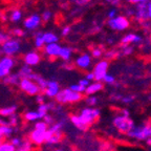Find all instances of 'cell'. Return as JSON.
<instances>
[{"instance_id":"2e32d148","label":"cell","mask_w":151,"mask_h":151,"mask_svg":"<svg viewBox=\"0 0 151 151\" xmlns=\"http://www.w3.org/2000/svg\"><path fill=\"white\" fill-rule=\"evenodd\" d=\"M144 41V38L139 34L128 33L125 36H123L121 39L122 45H131V44H141Z\"/></svg>"},{"instance_id":"7c38bea8","label":"cell","mask_w":151,"mask_h":151,"mask_svg":"<svg viewBox=\"0 0 151 151\" xmlns=\"http://www.w3.org/2000/svg\"><path fill=\"white\" fill-rule=\"evenodd\" d=\"M61 90V86L60 83L56 80H48V84L45 90L43 91L44 96L48 99H55L57 97V94L59 93Z\"/></svg>"},{"instance_id":"bcb514c9","label":"cell","mask_w":151,"mask_h":151,"mask_svg":"<svg viewBox=\"0 0 151 151\" xmlns=\"http://www.w3.org/2000/svg\"><path fill=\"white\" fill-rule=\"evenodd\" d=\"M21 142H22V139L20 137H13L9 139V143H11L13 146L16 147V148L21 144Z\"/></svg>"},{"instance_id":"7bdbcfd3","label":"cell","mask_w":151,"mask_h":151,"mask_svg":"<svg viewBox=\"0 0 151 151\" xmlns=\"http://www.w3.org/2000/svg\"><path fill=\"white\" fill-rule=\"evenodd\" d=\"M52 18V11H50V9H45L44 12L42 13V15H41V19H42L43 22H50V19Z\"/></svg>"},{"instance_id":"5bb4252c","label":"cell","mask_w":151,"mask_h":151,"mask_svg":"<svg viewBox=\"0 0 151 151\" xmlns=\"http://www.w3.org/2000/svg\"><path fill=\"white\" fill-rule=\"evenodd\" d=\"M45 132L46 131H41L33 128L28 134V139L33 143L34 146H42L45 143Z\"/></svg>"},{"instance_id":"8fae6325","label":"cell","mask_w":151,"mask_h":151,"mask_svg":"<svg viewBox=\"0 0 151 151\" xmlns=\"http://www.w3.org/2000/svg\"><path fill=\"white\" fill-rule=\"evenodd\" d=\"M41 22H42V19H41L40 15L33 14L24 19L23 26L27 31H35V29H37L41 25Z\"/></svg>"},{"instance_id":"4316f807","label":"cell","mask_w":151,"mask_h":151,"mask_svg":"<svg viewBox=\"0 0 151 151\" xmlns=\"http://www.w3.org/2000/svg\"><path fill=\"white\" fill-rule=\"evenodd\" d=\"M23 119L28 123H36L37 121L41 120L40 116H39V113H38L37 111H34V110L26 111V112H24Z\"/></svg>"},{"instance_id":"30bf717a","label":"cell","mask_w":151,"mask_h":151,"mask_svg":"<svg viewBox=\"0 0 151 151\" xmlns=\"http://www.w3.org/2000/svg\"><path fill=\"white\" fill-rule=\"evenodd\" d=\"M75 65L81 70H88L92 66V57L89 54H81L76 57Z\"/></svg>"},{"instance_id":"b9f144b4","label":"cell","mask_w":151,"mask_h":151,"mask_svg":"<svg viewBox=\"0 0 151 151\" xmlns=\"http://www.w3.org/2000/svg\"><path fill=\"white\" fill-rule=\"evenodd\" d=\"M102 82H104L105 84H108V85H113L114 83H116V77H114L112 73H108L105 77H104Z\"/></svg>"},{"instance_id":"603a6c76","label":"cell","mask_w":151,"mask_h":151,"mask_svg":"<svg viewBox=\"0 0 151 151\" xmlns=\"http://www.w3.org/2000/svg\"><path fill=\"white\" fill-rule=\"evenodd\" d=\"M17 105H11V106H5L2 107V108H0V116H2V118H9L11 116L15 114L17 112Z\"/></svg>"},{"instance_id":"7dc6e473","label":"cell","mask_w":151,"mask_h":151,"mask_svg":"<svg viewBox=\"0 0 151 151\" xmlns=\"http://www.w3.org/2000/svg\"><path fill=\"white\" fill-rule=\"evenodd\" d=\"M119 15V12H118V9L116 7H112V9H110L107 12V17H108V20L109 19H113L114 17H116Z\"/></svg>"},{"instance_id":"f546056e","label":"cell","mask_w":151,"mask_h":151,"mask_svg":"<svg viewBox=\"0 0 151 151\" xmlns=\"http://www.w3.org/2000/svg\"><path fill=\"white\" fill-rule=\"evenodd\" d=\"M34 144L29 139H22L21 144L16 148V151H33Z\"/></svg>"},{"instance_id":"ffe728a7","label":"cell","mask_w":151,"mask_h":151,"mask_svg":"<svg viewBox=\"0 0 151 151\" xmlns=\"http://www.w3.org/2000/svg\"><path fill=\"white\" fill-rule=\"evenodd\" d=\"M32 80L34 81V82L36 83V84L40 87L41 91H44L45 88L47 87V84H48V80H46L45 78H43L42 76L39 75V73H33V76H32Z\"/></svg>"},{"instance_id":"be15d7a7","label":"cell","mask_w":151,"mask_h":151,"mask_svg":"<svg viewBox=\"0 0 151 151\" xmlns=\"http://www.w3.org/2000/svg\"><path fill=\"white\" fill-rule=\"evenodd\" d=\"M4 141H5L4 137H1V135H0V145L2 144V143H3V142H4Z\"/></svg>"},{"instance_id":"9a60e30c","label":"cell","mask_w":151,"mask_h":151,"mask_svg":"<svg viewBox=\"0 0 151 151\" xmlns=\"http://www.w3.org/2000/svg\"><path fill=\"white\" fill-rule=\"evenodd\" d=\"M60 50H61V45L59 43H50V44L44 45L43 52L50 59H55V58H59Z\"/></svg>"},{"instance_id":"6125c7cd","label":"cell","mask_w":151,"mask_h":151,"mask_svg":"<svg viewBox=\"0 0 151 151\" xmlns=\"http://www.w3.org/2000/svg\"><path fill=\"white\" fill-rule=\"evenodd\" d=\"M145 143H146L147 146L151 147V137H150V139H146V141H145Z\"/></svg>"},{"instance_id":"4fadbf2b","label":"cell","mask_w":151,"mask_h":151,"mask_svg":"<svg viewBox=\"0 0 151 151\" xmlns=\"http://www.w3.org/2000/svg\"><path fill=\"white\" fill-rule=\"evenodd\" d=\"M41 61V55L37 50H31L27 52L23 56V62L25 65L33 67V66H37Z\"/></svg>"},{"instance_id":"ab89813d","label":"cell","mask_w":151,"mask_h":151,"mask_svg":"<svg viewBox=\"0 0 151 151\" xmlns=\"http://www.w3.org/2000/svg\"><path fill=\"white\" fill-rule=\"evenodd\" d=\"M7 122H9V125L11 126V127H13V128L17 127V125H18V123H19V116L17 113H15V114L9 116V118H7Z\"/></svg>"},{"instance_id":"e0dca14e","label":"cell","mask_w":151,"mask_h":151,"mask_svg":"<svg viewBox=\"0 0 151 151\" xmlns=\"http://www.w3.org/2000/svg\"><path fill=\"white\" fill-rule=\"evenodd\" d=\"M104 88V85L102 82H97V81H93L91 82L85 90V93L87 96H96V93L100 92Z\"/></svg>"},{"instance_id":"f907efd6","label":"cell","mask_w":151,"mask_h":151,"mask_svg":"<svg viewBox=\"0 0 151 151\" xmlns=\"http://www.w3.org/2000/svg\"><path fill=\"white\" fill-rule=\"evenodd\" d=\"M35 99H36V102L38 103V105H40V104H43V103H45V100H46V97L44 96V93H39V94H37L35 97Z\"/></svg>"},{"instance_id":"484cf974","label":"cell","mask_w":151,"mask_h":151,"mask_svg":"<svg viewBox=\"0 0 151 151\" xmlns=\"http://www.w3.org/2000/svg\"><path fill=\"white\" fill-rule=\"evenodd\" d=\"M43 40L45 44H50V43H58L59 41V36L56 35L52 32H45L43 33Z\"/></svg>"},{"instance_id":"03108f58","label":"cell","mask_w":151,"mask_h":151,"mask_svg":"<svg viewBox=\"0 0 151 151\" xmlns=\"http://www.w3.org/2000/svg\"><path fill=\"white\" fill-rule=\"evenodd\" d=\"M149 99H150V101H151V96H150V97H149Z\"/></svg>"},{"instance_id":"9f6ffc18","label":"cell","mask_w":151,"mask_h":151,"mask_svg":"<svg viewBox=\"0 0 151 151\" xmlns=\"http://www.w3.org/2000/svg\"><path fill=\"white\" fill-rule=\"evenodd\" d=\"M122 98H123V96H122V94H120V93H111L110 94V100H111V101H120L121 102Z\"/></svg>"},{"instance_id":"ac0fdd59","label":"cell","mask_w":151,"mask_h":151,"mask_svg":"<svg viewBox=\"0 0 151 151\" xmlns=\"http://www.w3.org/2000/svg\"><path fill=\"white\" fill-rule=\"evenodd\" d=\"M73 50L71 47L69 46H61V50H60L59 58L64 62H69L70 59L73 58Z\"/></svg>"},{"instance_id":"11a10c76","label":"cell","mask_w":151,"mask_h":151,"mask_svg":"<svg viewBox=\"0 0 151 151\" xmlns=\"http://www.w3.org/2000/svg\"><path fill=\"white\" fill-rule=\"evenodd\" d=\"M84 79H86V80L89 81V82H93V81H94V76H93V73H92V71H87V73H85Z\"/></svg>"},{"instance_id":"1f68e13d","label":"cell","mask_w":151,"mask_h":151,"mask_svg":"<svg viewBox=\"0 0 151 151\" xmlns=\"http://www.w3.org/2000/svg\"><path fill=\"white\" fill-rule=\"evenodd\" d=\"M48 111H50V108H48V105H47V103H43V104H40V105H38L37 112L39 113V116H40L41 120H42L45 116H47V114H48Z\"/></svg>"},{"instance_id":"3957f363","label":"cell","mask_w":151,"mask_h":151,"mask_svg":"<svg viewBox=\"0 0 151 151\" xmlns=\"http://www.w3.org/2000/svg\"><path fill=\"white\" fill-rule=\"evenodd\" d=\"M21 42L17 38H9V40L5 41L1 46H0V52L3 56L13 57L18 55L21 50Z\"/></svg>"},{"instance_id":"cb8c5ba5","label":"cell","mask_w":151,"mask_h":151,"mask_svg":"<svg viewBox=\"0 0 151 151\" xmlns=\"http://www.w3.org/2000/svg\"><path fill=\"white\" fill-rule=\"evenodd\" d=\"M33 73H34L33 68L29 67V66L25 65V64L23 66H21L20 69L18 70V75L21 79H32Z\"/></svg>"},{"instance_id":"9c48e42d","label":"cell","mask_w":151,"mask_h":151,"mask_svg":"<svg viewBox=\"0 0 151 151\" xmlns=\"http://www.w3.org/2000/svg\"><path fill=\"white\" fill-rule=\"evenodd\" d=\"M18 86L22 91L25 92L28 96H34V97H36L37 94L41 93L40 87H39L32 79H21Z\"/></svg>"},{"instance_id":"836d02e7","label":"cell","mask_w":151,"mask_h":151,"mask_svg":"<svg viewBox=\"0 0 151 151\" xmlns=\"http://www.w3.org/2000/svg\"><path fill=\"white\" fill-rule=\"evenodd\" d=\"M134 52V47L132 45H122V48L120 50V55L122 56H130Z\"/></svg>"},{"instance_id":"f5cc1de1","label":"cell","mask_w":151,"mask_h":151,"mask_svg":"<svg viewBox=\"0 0 151 151\" xmlns=\"http://www.w3.org/2000/svg\"><path fill=\"white\" fill-rule=\"evenodd\" d=\"M142 25V27L144 28L145 31H151V20H147V21H144L139 23Z\"/></svg>"},{"instance_id":"44dd1931","label":"cell","mask_w":151,"mask_h":151,"mask_svg":"<svg viewBox=\"0 0 151 151\" xmlns=\"http://www.w3.org/2000/svg\"><path fill=\"white\" fill-rule=\"evenodd\" d=\"M21 78L19 77L18 73H11L7 77H5L2 80V82L6 85H12V86H17L20 83Z\"/></svg>"},{"instance_id":"94428289","label":"cell","mask_w":151,"mask_h":151,"mask_svg":"<svg viewBox=\"0 0 151 151\" xmlns=\"http://www.w3.org/2000/svg\"><path fill=\"white\" fill-rule=\"evenodd\" d=\"M90 83H91V82H89V81H87V80H86V79L83 78V79H81V80L79 81L78 84L82 85V86H84V87H87V86L90 84Z\"/></svg>"},{"instance_id":"7a4b0ae2","label":"cell","mask_w":151,"mask_h":151,"mask_svg":"<svg viewBox=\"0 0 151 151\" xmlns=\"http://www.w3.org/2000/svg\"><path fill=\"white\" fill-rule=\"evenodd\" d=\"M78 116L83 125L89 128L101 116V110L99 108H93V107H85L81 109Z\"/></svg>"},{"instance_id":"e7e4bbea","label":"cell","mask_w":151,"mask_h":151,"mask_svg":"<svg viewBox=\"0 0 151 151\" xmlns=\"http://www.w3.org/2000/svg\"><path fill=\"white\" fill-rule=\"evenodd\" d=\"M50 151H63V150H62V149L58 148V149H54V150H50Z\"/></svg>"},{"instance_id":"ba28073f","label":"cell","mask_w":151,"mask_h":151,"mask_svg":"<svg viewBox=\"0 0 151 151\" xmlns=\"http://www.w3.org/2000/svg\"><path fill=\"white\" fill-rule=\"evenodd\" d=\"M108 69H109V62L106 59L99 60L93 65V68L91 70L94 76V81L102 82L104 77L108 73Z\"/></svg>"},{"instance_id":"e575fe53","label":"cell","mask_w":151,"mask_h":151,"mask_svg":"<svg viewBox=\"0 0 151 151\" xmlns=\"http://www.w3.org/2000/svg\"><path fill=\"white\" fill-rule=\"evenodd\" d=\"M119 55H120V52L118 50H109L104 52V57L106 58L107 61H108V59H116V58H118Z\"/></svg>"},{"instance_id":"d590c367","label":"cell","mask_w":151,"mask_h":151,"mask_svg":"<svg viewBox=\"0 0 151 151\" xmlns=\"http://www.w3.org/2000/svg\"><path fill=\"white\" fill-rule=\"evenodd\" d=\"M0 151H16V147L13 146L9 141H4L0 145Z\"/></svg>"},{"instance_id":"5b68a950","label":"cell","mask_w":151,"mask_h":151,"mask_svg":"<svg viewBox=\"0 0 151 151\" xmlns=\"http://www.w3.org/2000/svg\"><path fill=\"white\" fill-rule=\"evenodd\" d=\"M134 20L139 23L151 20V0L134 5Z\"/></svg>"},{"instance_id":"8992f818","label":"cell","mask_w":151,"mask_h":151,"mask_svg":"<svg viewBox=\"0 0 151 151\" xmlns=\"http://www.w3.org/2000/svg\"><path fill=\"white\" fill-rule=\"evenodd\" d=\"M107 25L114 32H123L130 26V20L124 15H118L113 19H109L107 21Z\"/></svg>"},{"instance_id":"ee69618b","label":"cell","mask_w":151,"mask_h":151,"mask_svg":"<svg viewBox=\"0 0 151 151\" xmlns=\"http://www.w3.org/2000/svg\"><path fill=\"white\" fill-rule=\"evenodd\" d=\"M43 121H44V123L46 124L48 127H50V126L52 125V124H55L56 123V120H55V118L52 116H50V114H47V116H45L44 118L42 119Z\"/></svg>"},{"instance_id":"db71d44e","label":"cell","mask_w":151,"mask_h":151,"mask_svg":"<svg viewBox=\"0 0 151 151\" xmlns=\"http://www.w3.org/2000/svg\"><path fill=\"white\" fill-rule=\"evenodd\" d=\"M125 13L126 15H124V16H126L127 18L128 17H133L134 16V7H126Z\"/></svg>"},{"instance_id":"91938a15","label":"cell","mask_w":151,"mask_h":151,"mask_svg":"<svg viewBox=\"0 0 151 151\" xmlns=\"http://www.w3.org/2000/svg\"><path fill=\"white\" fill-rule=\"evenodd\" d=\"M103 1H105V2H107V3H109V4L112 5L113 7L118 6V5L121 3V0H103Z\"/></svg>"},{"instance_id":"d4e9b609","label":"cell","mask_w":151,"mask_h":151,"mask_svg":"<svg viewBox=\"0 0 151 151\" xmlns=\"http://www.w3.org/2000/svg\"><path fill=\"white\" fill-rule=\"evenodd\" d=\"M69 121H70L71 124H73V125L75 126L78 130H80V131H87L88 130V128L85 127L82 123H81L78 114H70V116H69Z\"/></svg>"},{"instance_id":"f6af8a7d","label":"cell","mask_w":151,"mask_h":151,"mask_svg":"<svg viewBox=\"0 0 151 151\" xmlns=\"http://www.w3.org/2000/svg\"><path fill=\"white\" fill-rule=\"evenodd\" d=\"M9 38H11V36H9V34L0 29V46H1V45H2L3 43L5 42V41L9 40Z\"/></svg>"},{"instance_id":"d6986e66","label":"cell","mask_w":151,"mask_h":151,"mask_svg":"<svg viewBox=\"0 0 151 151\" xmlns=\"http://www.w3.org/2000/svg\"><path fill=\"white\" fill-rule=\"evenodd\" d=\"M63 137H64L63 132H61V133H56V134H52L50 139L45 142L44 145L46 147H48V148H50V147H54V146H57V145H59L60 143L62 142Z\"/></svg>"},{"instance_id":"816d5d0a","label":"cell","mask_w":151,"mask_h":151,"mask_svg":"<svg viewBox=\"0 0 151 151\" xmlns=\"http://www.w3.org/2000/svg\"><path fill=\"white\" fill-rule=\"evenodd\" d=\"M70 33H71V27L69 25L64 26V27L61 29V36L62 37H67Z\"/></svg>"},{"instance_id":"60d3db41","label":"cell","mask_w":151,"mask_h":151,"mask_svg":"<svg viewBox=\"0 0 151 151\" xmlns=\"http://www.w3.org/2000/svg\"><path fill=\"white\" fill-rule=\"evenodd\" d=\"M69 89H71L73 91L79 92V93H85V90H86V87L82 86V85L76 83V84H71L69 86Z\"/></svg>"},{"instance_id":"f1b7e54d","label":"cell","mask_w":151,"mask_h":151,"mask_svg":"<svg viewBox=\"0 0 151 151\" xmlns=\"http://www.w3.org/2000/svg\"><path fill=\"white\" fill-rule=\"evenodd\" d=\"M34 45L37 50H40L43 48L45 45L44 40H43V33L42 32H37L35 34V37H34Z\"/></svg>"},{"instance_id":"52a82bcc","label":"cell","mask_w":151,"mask_h":151,"mask_svg":"<svg viewBox=\"0 0 151 151\" xmlns=\"http://www.w3.org/2000/svg\"><path fill=\"white\" fill-rule=\"evenodd\" d=\"M16 60L13 57L2 56L0 58V80H3L5 77L12 73L16 66Z\"/></svg>"},{"instance_id":"f35d334b","label":"cell","mask_w":151,"mask_h":151,"mask_svg":"<svg viewBox=\"0 0 151 151\" xmlns=\"http://www.w3.org/2000/svg\"><path fill=\"white\" fill-rule=\"evenodd\" d=\"M104 56V52L101 47H94L91 50V57L93 59H100Z\"/></svg>"},{"instance_id":"681fc988","label":"cell","mask_w":151,"mask_h":151,"mask_svg":"<svg viewBox=\"0 0 151 151\" xmlns=\"http://www.w3.org/2000/svg\"><path fill=\"white\" fill-rule=\"evenodd\" d=\"M91 0H71V2L77 6H85L90 2Z\"/></svg>"},{"instance_id":"8d00e7d4","label":"cell","mask_w":151,"mask_h":151,"mask_svg":"<svg viewBox=\"0 0 151 151\" xmlns=\"http://www.w3.org/2000/svg\"><path fill=\"white\" fill-rule=\"evenodd\" d=\"M135 99H137V97L134 94H127V96H123L121 102L123 104H125V105H131L135 101Z\"/></svg>"},{"instance_id":"680465c9","label":"cell","mask_w":151,"mask_h":151,"mask_svg":"<svg viewBox=\"0 0 151 151\" xmlns=\"http://www.w3.org/2000/svg\"><path fill=\"white\" fill-rule=\"evenodd\" d=\"M126 2L130 3V4H133V5H137V4H139V3H144V2H147L148 0H125Z\"/></svg>"},{"instance_id":"c3c4849f","label":"cell","mask_w":151,"mask_h":151,"mask_svg":"<svg viewBox=\"0 0 151 151\" xmlns=\"http://www.w3.org/2000/svg\"><path fill=\"white\" fill-rule=\"evenodd\" d=\"M12 35L15 36V37H23V36L25 35V32H24L22 28L16 27L12 31Z\"/></svg>"},{"instance_id":"7402d4cb","label":"cell","mask_w":151,"mask_h":151,"mask_svg":"<svg viewBox=\"0 0 151 151\" xmlns=\"http://www.w3.org/2000/svg\"><path fill=\"white\" fill-rule=\"evenodd\" d=\"M7 16H9V20L11 22L18 23L23 18V13H22V11L20 9H14L9 12V14H7Z\"/></svg>"},{"instance_id":"83f0119b","label":"cell","mask_w":151,"mask_h":151,"mask_svg":"<svg viewBox=\"0 0 151 151\" xmlns=\"http://www.w3.org/2000/svg\"><path fill=\"white\" fill-rule=\"evenodd\" d=\"M65 126V121L60 120L58 122H56L55 124H52L50 127H48V130L52 132V134H56V133H61L63 132V128Z\"/></svg>"},{"instance_id":"4dcf8cb0","label":"cell","mask_w":151,"mask_h":151,"mask_svg":"<svg viewBox=\"0 0 151 151\" xmlns=\"http://www.w3.org/2000/svg\"><path fill=\"white\" fill-rule=\"evenodd\" d=\"M13 133H14V128L13 127H11L9 125L0 126V135L4 137L5 139H9V137H12Z\"/></svg>"},{"instance_id":"d6a6232c","label":"cell","mask_w":151,"mask_h":151,"mask_svg":"<svg viewBox=\"0 0 151 151\" xmlns=\"http://www.w3.org/2000/svg\"><path fill=\"white\" fill-rule=\"evenodd\" d=\"M84 101L88 107H94L99 102V98L97 96H87L86 98H84Z\"/></svg>"},{"instance_id":"6da1fadb","label":"cell","mask_w":151,"mask_h":151,"mask_svg":"<svg viewBox=\"0 0 151 151\" xmlns=\"http://www.w3.org/2000/svg\"><path fill=\"white\" fill-rule=\"evenodd\" d=\"M83 100V93L73 91L69 87L63 88L55 98V101L59 105H66V104H76Z\"/></svg>"},{"instance_id":"6f0895ef","label":"cell","mask_w":151,"mask_h":151,"mask_svg":"<svg viewBox=\"0 0 151 151\" xmlns=\"http://www.w3.org/2000/svg\"><path fill=\"white\" fill-rule=\"evenodd\" d=\"M120 114L123 116H125V118H130V111L128 108H122L120 110Z\"/></svg>"},{"instance_id":"74e56055","label":"cell","mask_w":151,"mask_h":151,"mask_svg":"<svg viewBox=\"0 0 151 151\" xmlns=\"http://www.w3.org/2000/svg\"><path fill=\"white\" fill-rule=\"evenodd\" d=\"M34 128L37 130H41V131H47L48 130V126L44 123L43 120H39L34 124Z\"/></svg>"},{"instance_id":"277c9868","label":"cell","mask_w":151,"mask_h":151,"mask_svg":"<svg viewBox=\"0 0 151 151\" xmlns=\"http://www.w3.org/2000/svg\"><path fill=\"white\" fill-rule=\"evenodd\" d=\"M112 125L120 133L122 134H127L128 132L133 128L134 122L130 118H125V116H121L120 113L116 114L114 118L112 119Z\"/></svg>"}]
</instances>
